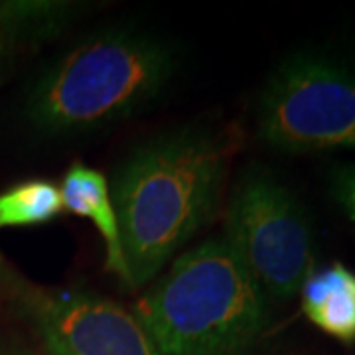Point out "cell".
<instances>
[{
    "mask_svg": "<svg viewBox=\"0 0 355 355\" xmlns=\"http://www.w3.org/2000/svg\"><path fill=\"white\" fill-rule=\"evenodd\" d=\"M330 190L334 200L340 203L345 216L355 225V164L334 168L330 176Z\"/></svg>",
    "mask_w": 355,
    "mask_h": 355,
    "instance_id": "8fae6325",
    "label": "cell"
},
{
    "mask_svg": "<svg viewBox=\"0 0 355 355\" xmlns=\"http://www.w3.org/2000/svg\"><path fill=\"white\" fill-rule=\"evenodd\" d=\"M60 193H62L64 209H67L71 216L87 219L97 229V233L105 243V266L123 284L128 286V270L123 254L121 227H119V217L114 211L107 176L83 162H76L69 166V170L62 178Z\"/></svg>",
    "mask_w": 355,
    "mask_h": 355,
    "instance_id": "52a82bcc",
    "label": "cell"
},
{
    "mask_svg": "<svg viewBox=\"0 0 355 355\" xmlns=\"http://www.w3.org/2000/svg\"><path fill=\"white\" fill-rule=\"evenodd\" d=\"M254 125L280 153L355 150V69L320 51L292 53L266 79Z\"/></svg>",
    "mask_w": 355,
    "mask_h": 355,
    "instance_id": "277c9868",
    "label": "cell"
},
{
    "mask_svg": "<svg viewBox=\"0 0 355 355\" xmlns=\"http://www.w3.org/2000/svg\"><path fill=\"white\" fill-rule=\"evenodd\" d=\"M64 214L60 186L32 178L0 193V229L44 225Z\"/></svg>",
    "mask_w": 355,
    "mask_h": 355,
    "instance_id": "30bf717a",
    "label": "cell"
},
{
    "mask_svg": "<svg viewBox=\"0 0 355 355\" xmlns=\"http://www.w3.org/2000/svg\"><path fill=\"white\" fill-rule=\"evenodd\" d=\"M221 239L268 300L294 298L314 270V239L304 205L259 164L235 180Z\"/></svg>",
    "mask_w": 355,
    "mask_h": 355,
    "instance_id": "5b68a950",
    "label": "cell"
},
{
    "mask_svg": "<svg viewBox=\"0 0 355 355\" xmlns=\"http://www.w3.org/2000/svg\"><path fill=\"white\" fill-rule=\"evenodd\" d=\"M178 69L172 40L137 22H111L73 38L40 67L22 113L42 139H83L146 111Z\"/></svg>",
    "mask_w": 355,
    "mask_h": 355,
    "instance_id": "7a4b0ae2",
    "label": "cell"
},
{
    "mask_svg": "<svg viewBox=\"0 0 355 355\" xmlns=\"http://www.w3.org/2000/svg\"><path fill=\"white\" fill-rule=\"evenodd\" d=\"M22 286H24V282L14 275L10 266L6 265L4 257L0 254V302L6 296H16Z\"/></svg>",
    "mask_w": 355,
    "mask_h": 355,
    "instance_id": "7c38bea8",
    "label": "cell"
},
{
    "mask_svg": "<svg viewBox=\"0 0 355 355\" xmlns=\"http://www.w3.org/2000/svg\"><path fill=\"white\" fill-rule=\"evenodd\" d=\"M14 298L46 355H162L137 314L101 294L24 284Z\"/></svg>",
    "mask_w": 355,
    "mask_h": 355,
    "instance_id": "8992f818",
    "label": "cell"
},
{
    "mask_svg": "<svg viewBox=\"0 0 355 355\" xmlns=\"http://www.w3.org/2000/svg\"><path fill=\"white\" fill-rule=\"evenodd\" d=\"M0 355H46L42 349H34L24 343H2Z\"/></svg>",
    "mask_w": 355,
    "mask_h": 355,
    "instance_id": "4fadbf2b",
    "label": "cell"
},
{
    "mask_svg": "<svg viewBox=\"0 0 355 355\" xmlns=\"http://www.w3.org/2000/svg\"><path fill=\"white\" fill-rule=\"evenodd\" d=\"M83 2L58 0H10L0 2V76L18 51L64 34L83 16Z\"/></svg>",
    "mask_w": 355,
    "mask_h": 355,
    "instance_id": "ba28073f",
    "label": "cell"
},
{
    "mask_svg": "<svg viewBox=\"0 0 355 355\" xmlns=\"http://www.w3.org/2000/svg\"><path fill=\"white\" fill-rule=\"evenodd\" d=\"M162 355H251L268 298L221 237L178 254L132 308Z\"/></svg>",
    "mask_w": 355,
    "mask_h": 355,
    "instance_id": "3957f363",
    "label": "cell"
},
{
    "mask_svg": "<svg viewBox=\"0 0 355 355\" xmlns=\"http://www.w3.org/2000/svg\"><path fill=\"white\" fill-rule=\"evenodd\" d=\"M237 144L221 128L188 123L132 148L109 180L128 288L158 279L217 214Z\"/></svg>",
    "mask_w": 355,
    "mask_h": 355,
    "instance_id": "6da1fadb",
    "label": "cell"
},
{
    "mask_svg": "<svg viewBox=\"0 0 355 355\" xmlns=\"http://www.w3.org/2000/svg\"><path fill=\"white\" fill-rule=\"evenodd\" d=\"M302 312L318 330L342 343L355 342V272L342 263L312 270L298 292Z\"/></svg>",
    "mask_w": 355,
    "mask_h": 355,
    "instance_id": "9c48e42d",
    "label": "cell"
}]
</instances>
